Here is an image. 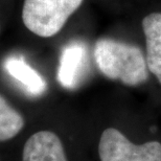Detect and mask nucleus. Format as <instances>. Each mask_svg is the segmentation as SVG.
<instances>
[{
	"label": "nucleus",
	"instance_id": "nucleus-1",
	"mask_svg": "<svg viewBox=\"0 0 161 161\" xmlns=\"http://www.w3.org/2000/svg\"><path fill=\"white\" fill-rule=\"evenodd\" d=\"M96 66L111 80L128 86H137L149 79V68L142 50L136 45L110 38L96 41L93 50Z\"/></svg>",
	"mask_w": 161,
	"mask_h": 161
},
{
	"label": "nucleus",
	"instance_id": "nucleus-2",
	"mask_svg": "<svg viewBox=\"0 0 161 161\" xmlns=\"http://www.w3.org/2000/svg\"><path fill=\"white\" fill-rule=\"evenodd\" d=\"M83 0H24L22 21L27 30L39 37L57 35Z\"/></svg>",
	"mask_w": 161,
	"mask_h": 161
},
{
	"label": "nucleus",
	"instance_id": "nucleus-3",
	"mask_svg": "<svg viewBox=\"0 0 161 161\" xmlns=\"http://www.w3.org/2000/svg\"><path fill=\"white\" fill-rule=\"evenodd\" d=\"M98 154L102 161H161V143L149 141L138 146L116 129L108 128L99 139Z\"/></svg>",
	"mask_w": 161,
	"mask_h": 161
},
{
	"label": "nucleus",
	"instance_id": "nucleus-4",
	"mask_svg": "<svg viewBox=\"0 0 161 161\" xmlns=\"http://www.w3.org/2000/svg\"><path fill=\"white\" fill-rule=\"evenodd\" d=\"M88 67V48L82 41H72L63 48L58 68V80L66 89L76 88Z\"/></svg>",
	"mask_w": 161,
	"mask_h": 161
},
{
	"label": "nucleus",
	"instance_id": "nucleus-5",
	"mask_svg": "<svg viewBox=\"0 0 161 161\" xmlns=\"http://www.w3.org/2000/svg\"><path fill=\"white\" fill-rule=\"evenodd\" d=\"M22 161H67V158L59 136L50 131H40L25 142Z\"/></svg>",
	"mask_w": 161,
	"mask_h": 161
},
{
	"label": "nucleus",
	"instance_id": "nucleus-6",
	"mask_svg": "<svg viewBox=\"0 0 161 161\" xmlns=\"http://www.w3.org/2000/svg\"><path fill=\"white\" fill-rule=\"evenodd\" d=\"M4 69L12 79L19 83L27 94L40 96L46 91L47 85L43 76L22 57H8L4 61Z\"/></svg>",
	"mask_w": 161,
	"mask_h": 161
},
{
	"label": "nucleus",
	"instance_id": "nucleus-7",
	"mask_svg": "<svg viewBox=\"0 0 161 161\" xmlns=\"http://www.w3.org/2000/svg\"><path fill=\"white\" fill-rule=\"evenodd\" d=\"M146 37V60L151 71L161 84V13H152L142 20Z\"/></svg>",
	"mask_w": 161,
	"mask_h": 161
},
{
	"label": "nucleus",
	"instance_id": "nucleus-8",
	"mask_svg": "<svg viewBox=\"0 0 161 161\" xmlns=\"http://www.w3.org/2000/svg\"><path fill=\"white\" fill-rule=\"evenodd\" d=\"M23 127V116L0 94V141L14 138Z\"/></svg>",
	"mask_w": 161,
	"mask_h": 161
}]
</instances>
